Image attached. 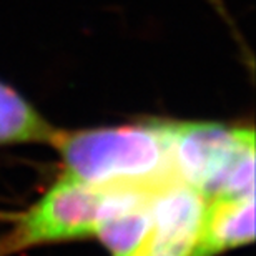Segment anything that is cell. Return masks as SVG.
Returning a JSON list of instances; mask_svg holds the SVG:
<instances>
[{
    "instance_id": "6da1fadb",
    "label": "cell",
    "mask_w": 256,
    "mask_h": 256,
    "mask_svg": "<svg viewBox=\"0 0 256 256\" xmlns=\"http://www.w3.org/2000/svg\"><path fill=\"white\" fill-rule=\"evenodd\" d=\"M52 145L66 175L95 186L155 190L178 180L172 160V122L57 132Z\"/></svg>"
},
{
    "instance_id": "7a4b0ae2",
    "label": "cell",
    "mask_w": 256,
    "mask_h": 256,
    "mask_svg": "<svg viewBox=\"0 0 256 256\" xmlns=\"http://www.w3.org/2000/svg\"><path fill=\"white\" fill-rule=\"evenodd\" d=\"M175 176L208 200L254 194V132L213 122H172Z\"/></svg>"
},
{
    "instance_id": "3957f363",
    "label": "cell",
    "mask_w": 256,
    "mask_h": 256,
    "mask_svg": "<svg viewBox=\"0 0 256 256\" xmlns=\"http://www.w3.org/2000/svg\"><path fill=\"white\" fill-rule=\"evenodd\" d=\"M116 194L118 186H95L65 173L0 240V256L42 243L94 236L114 213Z\"/></svg>"
},
{
    "instance_id": "277c9868",
    "label": "cell",
    "mask_w": 256,
    "mask_h": 256,
    "mask_svg": "<svg viewBox=\"0 0 256 256\" xmlns=\"http://www.w3.org/2000/svg\"><path fill=\"white\" fill-rule=\"evenodd\" d=\"M152 234L143 256H193L208 212V200L180 180L148 198Z\"/></svg>"
},
{
    "instance_id": "5b68a950",
    "label": "cell",
    "mask_w": 256,
    "mask_h": 256,
    "mask_svg": "<svg viewBox=\"0 0 256 256\" xmlns=\"http://www.w3.org/2000/svg\"><path fill=\"white\" fill-rule=\"evenodd\" d=\"M253 238L254 194L210 200L202 236L193 256H214L252 243Z\"/></svg>"
},
{
    "instance_id": "8992f818",
    "label": "cell",
    "mask_w": 256,
    "mask_h": 256,
    "mask_svg": "<svg viewBox=\"0 0 256 256\" xmlns=\"http://www.w3.org/2000/svg\"><path fill=\"white\" fill-rule=\"evenodd\" d=\"M148 198L133 206L118 210L100 223L95 234L114 256H143L145 253L152 234Z\"/></svg>"
},
{
    "instance_id": "52a82bcc",
    "label": "cell",
    "mask_w": 256,
    "mask_h": 256,
    "mask_svg": "<svg viewBox=\"0 0 256 256\" xmlns=\"http://www.w3.org/2000/svg\"><path fill=\"white\" fill-rule=\"evenodd\" d=\"M57 132L18 92L0 82V143H52Z\"/></svg>"
}]
</instances>
